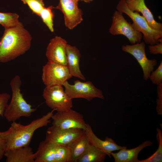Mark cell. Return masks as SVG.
I'll list each match as a JSON object with an SVG mask.
<instances>
[{
    "mask_svg": "<svg viewBox=\"0 0 162 162\" xmlns=\"http://www.w3.org/2000/svg\"><path fill=\"white\" fill-rule=\"evenodd\" d=\"M116 8L117 10L126 14L132 20L133 27L142 34L146 43L152 45L162 42V31L152 28L142 15L137 12L130 10L127 5L126 0H120Z\"/></svg>",
    "mask_w": 162,
    "mask_h": 162,
    "instance_id": "cell-4",
    "label": "cell"
},
{
    "mask_svg": "<svg viewBox=\"0 0 162 162\" xmlns=\"http://www.w3.org/2000/svg\"><path fill=\"white\" fill-rule=\"evenodd\" d=\"M65 92L71 99L82 98L90 101L95 98L103 99L102 91L96 88L91 81L83 82L76 80L71 85L67 80L63 84Z\"/></svg>",
    "mask_w": 162,
    "mask_h": 162,
    "instance_id": "cell-6",
    "label": "cell"
},
{
    "mask_svg": "<svg viewBox=\"0 0 162 162\" xmlns=\"http://www.w3.org/2000/svg\"><path fill=\"white\" fill-rule=\"evenodd\" d=\"M153 144L152 141L146 140L134 148H123L117 152H112L110 154L115 162H139L138 157L140 152L145 148Z\"/></svg>",
    "mask_w": 162,
    "mask_h": 162,
    "instance_id": "cell-16",
    "label": "cell"
},
{
    "mask_svg": "<svg viewBox=\"0 0 162 162\" xmlns=\"http://www.w3.org/2000/svg\"><path fill=\"white\" fill-rule=\"evenodd\" d=\"M57 145L45 140L40 142L35 152V162H55Z\"/></svg>",
    "mask_w": 162,
    "mask_h": 162,
    "instance_id": "cell-19",
    "label": "cell"
},
{
    "mask_svg": "<svg viewBox=\"0 0 162 162\" xmlns=\"http://www.w3.org/2000/svg\"><path fill=\"white\" fill-rule=\"evenodd\" d=\"M123 13L116 10L112 17V22L109 29L111 34L122 35L125 36L132 44L141 42L142 34L136 30L130 22L124 17Z\"/></svg>",
    "mask_w": 162,
    "mask_h": 162,
    "instance_id": "cell-7",
    "label": "cell"
},
{
    "mask_svg": "<svg viewBox=\"0 0 162 162\" xmlns=\"http://www.w3.org/2000/svg\"><path fill=\"white\" fill-rule=\"evenodd\" d=\"M126 2L130 10L141 13L152 28L162 31V23L155 20L152 12L146 5L145 0H126Z\"/></svg>",
    "mask_w": 162,
    "mask_h": 162,
    "instance_id": "cell-15",
    "label": "cell"
},
{
    "mask_svg": "<svg viewBox=\"0 0 162 162\" xmlns=\"http://www.w3.org/2000/svg\"><path fill=\"white\" fill-rule=\"evenodd\" d=\"M55 8L60 10L64 16V24L68 29H73L83 20L82 12L78 6V0H59Z\"/></svg>",
    "mask_w": 162,
    "mask_h": 162,
    "instance_id": "cell-12",
    "label": "cell"
},
{
    "mask_svg": "<svg viewBox=\"0 0 162 162\" xmlns=\"http://www.w3.org/2000/svg\"><path fill=\"white\" fill-rule=\"evenodd\" d=\"M149 76L150 79L153 84L158 85L162 82V61L154 71H152Z\"/></svg>",
    "mask_w": 162,
    "mask_h": 162,
    "instance_id": "cell-27",
    "label": "cell"
},
{
    "mask_svg": "<svg viewBox=\"0 0 162 162\" xmlns=\"http://www.w3.org/2000/svg\"><path fill=\"white\" fill-rule=\"evenodd\" d=\"M85 132L68 146L71 154L72 162L77 160L84 152L90 145Z\"/></svg>",
    "mask_w": 162,
    "mask_h": 162,
    "instance_id": "cell-20",
    "label": "cell"
},
{
    "mask_svg": "<svg viewBox=\"0 0 162 162\" xmlns=\"http://www.w3.org/2000/svg\"><path fill=\"white\" fill-rule=\"evenodd\" d=\"M106 155L105 153L90 144L76 162H104Z\"/></svg>",
    "mask_w": 162,
    "mask_h": 162,
    "instance_id": "cell-21",
    "label": "cell"
},
{
    "mask_svg": "<svg viewBox=\"0 0 162 162\" xmlns=\"http://www.w3.org/2000/svg\"><path fill=\"white\" fill-rule=\"evenodd\" d=\"M85 132L79 128L63 129L52 125L48 128L45 140L50 142L68 146Z\"/></svg>",
    "mask_w": 162,
    "mask_h": 162,
    "instance_id": "cell-10",
    "label": "cell"
},
{
    "mask_svg": "<svg viewBox=\"0 0 162 162\" xmlns=\"http://www.w3.org/2000/svg\"><path fill=\"white\" fill-rule=\"evenodd\" d=\"M63 86H45L43 96L47 106L57 112L69 110L73 107L72 99L65 92Z\"/></svg>",
    "mask_w": 162,
    "mask_h": 162,
    "instance_id": "cell-5",
    "label": "cell"
},
{
    "mask_svg": "<svg viewBox=\"0 0 162 162\" xmlns=\"http://www.w3.org/2000/svg\"><path fill=\"white\" fill-rule=\"evenodd\" d=\"M67 42L62 37L56 36L51 39L46 48V56L48 61L67 66Z\"/></svg>",
    "mask_w": 162,
    "mask_h": 162,
    "instance_id": "cell-13",
    "label": "cell"
},
{
    "mask_svg": "<svg viewBox=\"0 0 162 162\" xmlns=\"http://www.w3.org/2000/svg\"><path fill=\"white\" fill-rule=\"evenodd\" d=\"M21 0L24 4L28 6L33 13L39 16L41 11L45 7L43 0Z\"/></svg>",
    "mask_w": 162,
    "mask_h": 162,
    "instance_id": "cell-26",
    "label": "cell"
},
{
    "mask_svg": "<svg viewBox=\"0 0 162 162\" xmlns=\"http://www.w3.org/2000/svg\"><path fill=\"white\" fill-rule=\"evenodd\" d=\"M145 48V43L141 42L132 45H125L122 46V51L133 56L137 61L142 69L143 79L146 80L148 79L151 72L156 66L157 61L156 59H149L147 58Z\"/></svg>",
    "mask_w": 162,
    "mask_h": 162,
    "instance_id": "cell-11",
    "label": "cell"
},
{
    "mask_svg": "<svg viewBox=\"0 0 162 162\" xmlns=\"http://www.w3.org/2000/svg\"><path fill=\"white\" fill-rule=\"evenodd\" d=\"M21 84L22 81L19 75L15 76L10 81L12 96L4 115V117L8 122H15L22 117H29L37 110L33 108L24 99L21 92Z\"/></svg>",
    "mask_w": 162,
    "mask_h": 162,
    "instance_id": "cell-3",
    "label": "cell"
},
{
    "mask_svg": "<svg viewBox=\"0 0 162 162\" xmlns=\"http://www.w3.org/2000/svg\"><path fill=\"white\" fill-rule=\"evenodd\" d=\"M55 162H72L71 153L68 146L57 145Z\"/></svg>",
    "mask_w": 162,
    "mask_h": 162,
    "instance_id": "cell-25",
    "label": "cell"
},
{
    "mask_svg": "<svg viewBox=\"0 0 162 162\" xmlns=\"http://www.w3.org/2000/svg\"><path fill=\"white\" fill-rule=\"evenodd\" d=\"M85 132L90 144L110 158L111 156L110 153L113 151L127 148L126 146L118 145L113 139L108 136L106 137L104 140L100 139L94 134L89 124H87Z\"/></svg>",
    "mask_w": 162,
    "mask_h": 162,
    "instance_id": "cell-14",
    "label": "cell"
},
{
    "mask_svg": "<svg viewBox=\"0 0 162 162\" xmlns=\"http://www.w3.org/2000/svg\"><path fill=\"white\" fill-rule=\"evenodd\" d=\"M6 144L4 139L0 137V160L4 156L6 150Z\"/></svg>",
    "mask_w": 162,
    "mask_h": 162,
    "instance_id": "cell-31",
    "label": "cell"
},
{
    "mask_svg": "<svg viewBox=\"0 0 162 162\" xmlns=\"http://www.w3.org/2000/svg\"><path fill=\"white\" fill-rule=\"evenodd\" d=\"M67 66L72 76L85 80L86 78L80 70V62L81 54L79 50L76 46L67 44L66 47Z\"/></svg>",
    "mask_w": 162,
    "mask_h": 162,
    "instance_id": "cell-17",
    "label": "cell"
},
{
    "mask_svg": "<svg viewBox=\"0 0 162 162\" xmlns=\"http://www.w3.org/2000/svg\"><path fill=\"white\" fill-rule=\"evenodd\" d=\"M79 1H81L83 2L86 3H90L91 2H92L93 0H78Z\"/></svg>",
    "mask_w": 162,
    "mask_h": 162,
    "instance_id": "cell-32",
    "label": "cell"
},
{
    "mask_svg": "<svg viewBox=\"0 0 162 162\" xmlns=\"http://www.w3.org/2000/svg\"><path fill=\"white\" fill-rule=\"evenodd\" d=\"M20 22L18 14L0 12V24L4 28L15 26Z\"/></svg>",
    "mask_w": 162,
    "mask_h": 162,
    "instance_id": "cell-23",
    "label": "cell"
},
{
    "mask_svg": "<svg viewBox=\"0 0 162 162\" xmlns=\"http://www.w3.org/2000/svg\"><path fill=\"white\" fill-rule=\"evenodd\" d=\"M150 53L152 54H162V42L149 46Z\"/></svg>",
    "mask_w": 162,
    "mask_h": 162,
    "instance_id": "cell-30",
    "label": "cell"
},
{
    "mask_svg": "<svg viewBox=\"0 0 162 162\" xmlns=\"http://www.w3.org/2000/svg\"><path fill=\"white\" fill-rule=\"evenodd\" d=\"M54 111L55 110H52L27 125L16 121L12 122L7 130L0 131V137L4 139L6 142L5 151L29 146L35 131L50 123V119Z\"/></svg>",
    "mask_w": 162,
    "mask_h": 162,
    "instance_id": "cell-2",
    "label": "cell"
},
{
    "mask_svg": "<svg viewBox=\"0 0 162 162\" xmlns=\"http://www.w3.org/2000/svg\"><path fill=\"white\" fill-rule=\"evenodd\" d=\"M10 98L8 93H0V116L4 117L5 110Z\"/></svg>",
    "mask_w": 162,
    "mask_h": 162,
    "instance_id": "cell-28",
    "label": "cell"
},
{
    "mask_svg": "<svg viewBox=\"0 0 162 162\" xmlns=\"http://www.w3.org/2000/svg\"><path fill=\"white\" fill-rule=\"evenodd\" d=\"M32 38L23 24L4 28L0 39V62L6 63L23 55L30 49Z\"/></svg>",
    "mask_w": 162,
    "mask_h": 162,
    "instance_id": "cell-1",
    "label": "cell"
},
{
    "mask_svg": "<svg viewBox=\"0 0 162 162\" xmlns=\"http://www.w3.org/2000/svg\"><path fill=\"white\" fill-rule=\"evenodd\" d=\"M158 99H157L156 109L158 114L162 115V83L157 87Z\"/></svg>",
    "mask_w": 162,
    "mask_h": 162,
    "instance_id": "cell-29",
    "label": "cell"
},
{
    "mask_svg": "<svg viewBox=\"0 0 162 162\" xmlns=\"http://www.w3.org/2000/svg\"><path fill=\"white\" fill-rule=\"evenodd\" d=\"M52 125L63 129L79 128L85 130L87 124L83 116L77 111L72 110L57 112L52 115Z\"/></svg>",
    "mask_w": 162,
    "mask_h": 162,
    "instance_id": "cell-9",
    "label": "cell"
},
{
    "mask_svg": "<svg viewBox=\"0 0 162 162\" xmlns=\"http://www.w3.org/2000/svg\"><path fill=\"white\" fill-rule=\"evenodd\" d=\"M72 77L67 66L48 61L43 66L41 78L45 86H63L65 81Z\"/></svg>",
    "mask_w": 162,
    "mask_h": 162,
    "instance_id": "cell-8",
    "label": "cell"
},
{
    "mask_svg": "<svg viewBox=\"0 0 162 162\" xmlns=\"http://www.w3.org/2000/svg\"><path fill=\"white\" fill-rule=\"evenodd\" d=\"M6 162H35V154L29 146L6 150Z\"/></svg>",
    "mask_w": 162,
    "mask_h": 162,
    "instance_id": "cell-18",
    "label": "cell"
},
{
    "mask_svg": "<svg viewBox=\"0 0 162 162\" xmlns=\"http://www.w3.org/2000/svg\"><path fill=\"white\" fill-rule=\"evenodd\" d=\"M54 8L52 6L47 8L45 7L41 11L39 16L49 30L52 32L54 31L53 24L54 14L52 10Z\"/></svg>",
    "mask_w": 162,
    "mask_h": 162,
    "instance_id": "cell-24",
    "label": "cell"
},
{
    "mask_svg": "<svg viewBox=\"0 0 162 162\" xmlns=\"http://www.w3.org/2000/svg\"><path fill=\"white\" fill-rule=\"evenodd\" d=\"M157 139L158 147L155 152L145 159L139 160V162H161L162 161V134L161 130L157 128Z\"/></svg>",
    "mask_w": 162,
    "mask_h": 162,
    "instance_id": "cell-22",
    "label": "cell"
}]
</instances>
